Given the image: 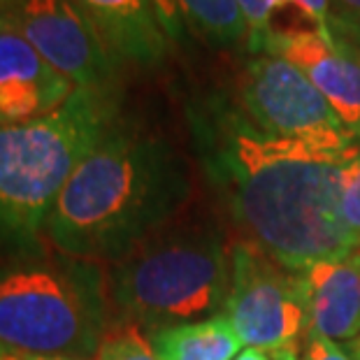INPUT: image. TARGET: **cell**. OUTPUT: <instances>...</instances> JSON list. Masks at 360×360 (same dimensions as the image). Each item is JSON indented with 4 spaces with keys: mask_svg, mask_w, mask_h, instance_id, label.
<instances>
[{
    "mask_svg": "<svg viewBox=\"0 0 360 360\" xmlns=\"http://www.w3.org/2000/svg\"><path fill=\"white\" fill-rule=\"evenodd\" d=\"M200 165L240 228L272 260L304 272L358 254L342 193L360 144L323 149L263 133L237 103L212 96L188 107Z\"/></svg>",
    "mask_w": 360,
    "mask_h": 360,
    "instance_id": "cell-1",
    "label": "cell"
},
{
    "mask_svg": "<svg viewBox=\"0 0 360 360\" xmlns=\"http://www.w3.org/2000/svg\"><path fill=\"white\" fill-rule=\"evenodd\" d=\"M188 195L179 151L117 119L60 191L44 237L58 254L114 265L170 226Z\"/></svg>",
    "mask_w": 360,
    "mask_h": 360,
    "instance_id": "cell-2",
    "label": "cell"
},
{
    "mask_svg": "<svg viewBox=\"0 0 360 360\" xmlns=\"http://www.w3.org/2000/svg\"><path fill=\"white\" fill-rule=\"evenodd\" d=\"M117 119V94L75 89L47 117L0 126V251L5 256L44 251V228L60 191Z\"/></svg>",
    "mask_w": 360,
    "mask_h": 360,
    "instance_id": "cell-3",
    "label": "cell"
},
{
    "mask_svg": "<svg viewBox=\"0 0 360 360\" xmlns=\"http://www.w3.org/2000/svg\"><path fill=\"white\" fill-rule=\"evenodd\" d=\"M107 309L98 263L40 251L0 267V342L26 356L96 358Z\"/></svg>",
    "mask_w": 360,
    "mask_h": 360,
    "instance_id": "cell-4",
    "label": "cell"
},
{
    "mask_svg": "<svg viewBox=\"0 0 360 360\" xmlns=\"http://www.w3.org/2000/svg\"><path fill=\"white\" fill-rule=\"evenodd\" d=\"M231 288V249L212 224L163 228L114 263L107 293L124 321L151 335L224 309Z\"/></svg>",
    "mask_w": 360,
    "mask_h": 360,
    "instance_id": "cell-5",
    "label": "cell"
},
{
    "mask_svg": "<svg viewBox=\"0 0 360 360\" xmlns=\"http://www.w3.org/2000/svg\"><path fill=\"white\" fill-rule=\"evenodd\" d=\"M221 314L244 347L297 349L309 333L307 290L300 272H290L251 242L231 249V288Z\"/></svg>",
    "mask_w": 360,
    "mask_h": 360,
    "instance_id": "cell-6",
    "label": "cell"
},
{
    "mask_svg": "<svg viewBox=\"0 0 360 360\" xmlns=\"http://www.w3.org/2000/svg\"><path fill=\"white\" fill-rule=\"evenodd\" d=\"M237 107L263 133L323 149L358 147L321 91L293 63L254 53L237 79Z\"/></svg>",
    "mask_w": 360,
    "mask_h": 360,
    "instance_id": "cell-7",
    "label": "cell"
},
{
    "mask_svg": "<svg viewBox=\"0 0 360 360\" xmlns=\"http://www.w3.org/2000/svg\"><path fill=\"white\" fill-rule=\"evenodd\" d=\"M0 21L26 37L75 89L117 94L119 58L75 0H7Z\"/></svg>",
    "mask_w": 360,
    "mask_h": 360,
    "instance_id": "cell-8",
    "label": "cell"
},
{
    "mask_svg": "<svg viewBox=\"0 0 360 360\" xmlns=\"http://www.w3.org/2000/svg\"><path fill=\"white\" fill-rule=\"evenodd\" d=\"M263 53L302 70L360 142V49L356 44L330 28H272Z\"/></svg>",
    "mask_w": 360,
    "mask_h": 360,
    "instance_id": "cell-9",
    "label": "cell"
},
{
    "mask_svg": "<svg viewBox=\"0 0 360 360\" xmlns=\"http://www.w3.org/2000/svg\"><path fill=\"white\" fill-rule=\"evenodd\" d=\"M75 84L47 58L0 21V126L35 121L58 110Z\"/></svg>",
    "mask_w": 360,
    "mask_h": 360,
    "instance_id": "cell-10",
    "label": "cell"
},
{
    "mask_svg": "<svg viewBox=\"0 0 360 360\" xmlns=\"http://www.w3.org/2000/svg\"><path fill=\"white\" fill-rule=\"evenodd\" d=\"M300 274L307 290L309 330L342 344L360 337V251L342 260H319Z\"/></svg>",
    "mask_w": 360,
    "mask_h": 360,
    "instance_id": "cell-11",
    "label": "cell"
},
{
    "mask_svg": "<svg viewBox=\"0 0 360 360\" xmlns=\"http://www.w3.org/2000/svg\"><path fill=\"white\" fill-rule=\"evenodd\" d=\"M119 60L156 68L167 53L156 0H75Z\"/></svg>",
    "mask_w": 360,
    "mask_h": 360,
    "instance_id": "cell-12",
    "label": "cell"
},
{
    "mask_svg": "<svg viewBox=\"0 0 360 360\" xmlns=\"http://www.w3.org/2000/svg\"><path fill=\"white\" fill-rule=\"evenodd\" d=\"M156 12L167 40L181 37L184 30L219 49L249 40L240 0H156Z\"/></svg>",
    "mask_w": 360,
    "mask_h": 360,
    "instance_id": "cell-13",
    "label": "cell"
},
{
    "mask_svg": "<svg viewBox=\"0 0 360 360\" xmlns=\"http://www.w3.org/2000/svg\"><path fill=\"white\" fill-rule=\"evenodd\" d=\"M158 360H235L240 354V337L224 314L163 328L149 335Z\"/></svg>",
    "mask_w": 360,
    "mask_h": 360,
    "instance_id": "cell-14",
    "label": "cell"
},
{
    "mask_svg": "<svg viewBox=\"0 0 360 360\" xmlns=\"http://www.w3.org/2000/svg\"><path fill=\"white\" fill-rule=\"evenodd\" d=\"M96 360H158L154 344L140 326L121 321L107 328Z\"/></svg>",
    "mask_w": 360,
    "mask_h": 360,
    "instance_id": "cell-15",
    "label": "cell"
},
{
    "mask_svg": "<svg viewBox=\"0 0 360 360\" xmlns=\"http://www.w3.org/2000/svg\"><path fill=\"white\" fill-rule=\"evenodd\" d=\"M304 360H360V337L340 347L326 335L309 330L304 337Z\"/></svg>",
    "mask_w": 360,
    "mask_h": 360,
    "instance_id": "cell-16",
    "label": "cell"
},
{
    "mask_svg": "<svg viewBox=\"0 0 360 360\" xmlns=\"http://www.w3.org/2000/svg\"><path fill=\"white\" fill-rule=\"evenodd\" d=\"M342 219L360 251V151L347 174V186L342 193Z\"/></svg>",
    "mask_w": 360,
    "mask_h": 360,
    "instance_id": "cell-17",
    "label": "cell"
},
{
    "mask_svg": "<svg viewBox=\"0 0 360 360\" xmlns=\"http://www.w3.org/2000/svg\"><path fill=\"white\" fill-rule=\"evenodd\" d=\"M333 30L360 49V0H330Z\"/></svg>",
    "mask_w": 360,
    "mask_h": 360,
    "instance_id": "cell-18",
    "label": "cell"
},
{
    "mask_svg": "<svg viewBox=\"0 0 360 360\" xmlns=\"http://www.w3.org/2000/svg\"><path fill=\"white\" fill-rule=\"evenodd\" d=\"M279 3L281 5H295L316 28H330L333 30L330 0H279Z\"/></svg>",
    "mask_w": 360,
    "mask_h": 360,
    "instance_id": "cell-19",
    "label": "cell"
},
{
    "mask_svg": "<svg viewBox=\"0 0 360 360\" xmlns=\"http://www.w3.org/2000/svg\"><path fill=\"white\" fill-rule=\"evenodd\" d=\"M235 360H274L270 351H263V349H251L247 347L242 354H237Z\"/></svg>",
    "mask_w": 360,
    "mask_h": 360,
    "instance_id": "cell-20",
    "label": "cell"
},
{
    "mask_svg": "<svg viewBox=\"0 0 360 360\" xmlns=\"http://www.w3.org/2000/svg\"><path fill=\"white\" fill-rule=\"evenodd\" d=\"M0 360H30V356L21 354V351L7 347V344L0 342Z\"/></svg>",
    "mask_w": 360,
    "mask_h": 360,
    "instance_id": "cell-21",
    "label": "cell"
},
{
    "mask_svg": "<svg viewBox=\"0 0 360 360\" xmlns=\"http://www.w3.org/2000/svg\"><path fill=\"white\" fill-rule=\"evenodd\" d=\"M272 358L274 360H300V358H297V349H279V351H272Z\"/></svg>",
    "mask_w": 360,
    "mask_h": 360,
    "instance_id": "cell-22",
    "label": "cell"
},
{
    "mask_svg": "<svg viewBox=\"0 0 360 360\" xmlns=\"http://www.w3.org/2000/svg\"><path fill=\"white\" fill-rule=\"evenodd\" d=\"M30 360H72V358H42V356H30Z\"/></svg>",
    "mask_w": 360,
    "mask_h": 360,
    "instance_id": "cell-23",
    "label": "cell"
},
{
    "mask_svg": "<svg viewBox=\"0 0 360 360\" xmlns=\"http://www.w3.org/2000/svg\"><path fill=\"white\" fill-rule=\"evenodd\" d=\"M5 5H7V0H0V12L5 10Z\"/></svg>",
    "mask_w": 360,
    "mask_h": 360,
    "instance_id": "cell-24",
    "label": "cell"
}]
</instances>
